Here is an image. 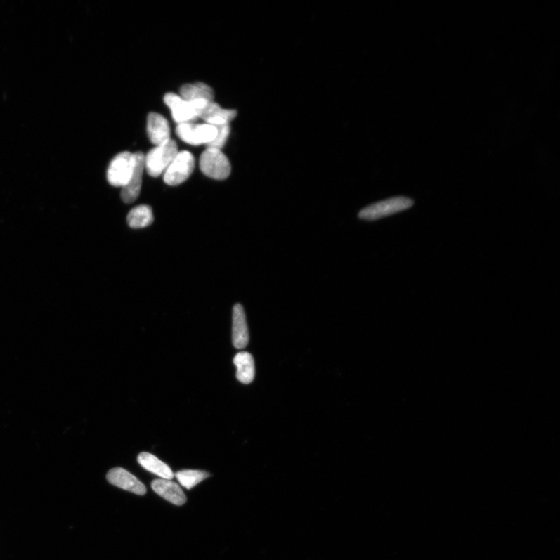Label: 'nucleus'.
Masks as SVG:
<instances>
[{
    "mask_svg": "<svg viewBox=\"0 0 560 560\" xmlns=\"http://www.w3.org/2000/svg\"><path fill=\"white\" fill-rule=\"evenodd\" d=\"M178 145L176 141L169 140L156 145L145 156V169L149 176L157 178L164 173L167 167L178 155Z\"/></svg>",
    "mask_w": 560,
    "mask_h": 560,
    "instance_id": "nucleus-1",
    "label": "nucleus"
},
{
    "mask_svg": "<svg viewBox=\"0 0 560 560\" xmlns=\"http://www.w3.org/2000/svg\"><path fill=\"white\" fill-rule=\"evenodd\" d=\"M200 164L206 176L216 180L226 179L231 172L229 159L221 150L207 148L200 157Z\"/></svg>",
    "mask_w": 560,
    "mask_h": 560,
    "instance_id": "nucleus-2",
    "label": "nucleus"
},
{
    "mask_svg": "<svg viewBox=\"0 0 560 560\" xmlns=\"http://www.w3.org/2000/svg\"><path fill=\"white\" fill-rule=\"evenodd\" d=\"M413 203L411 199L399 196V197L378 202L363 209L360 211V217L361 219L367 221L381 219V218L408 209L412 207Z\"/></svg>",
    "mask_w": 560,
    "mask_h": 560,
    "instance_id": "nucleus-3",
    "label": "nucleus"
},
{
    "mask_svg": "<svg viewBox=\"0 0 560 560\" xmlns=\"http://www.w3.org/2000/svg\"><path fill=\"white\" fill-rule=\"evenodd\" d=\"M194 167L195 158L191 152L186 150L178 152L164 173V183L171 186L183 184L190 177Z\"/></svg>",
    "mask_w": 560,
    "mask_h": 560,
    "instance_id": "nucleus-4",
    "label": "nucleus"
},
{
    "mask_svg": "<svg viewBox=\"0 0 560 560\" xmlns=\"http://www.w3.org/2000/svg\"><path fill=\"white\" fill-rule=\"evenodd\" d=\"M134 164V154L132 152H122L115 156L108 167L107 172L108 183L115 187L126 186L132 176Z\"/></svg>",
    "mask_w": 560,
    "mask_h": 560,
    "instance_id": "nucleus-5",
    "label": "nucleus"
},
{
    "mask_svg": "<svg viewBox=\"0 0 560 560\" xmlns=\"http://www.w3.org/2000/svg\"><path fill=\"white\" fill-rule=\"evenodd\" d=\"M176 134L183 142L199 145L204 144L207 145L214 141L217 134V129L207 124H195L193 122L183 123L178 125Z\"/></svg>",
    "mask_w": 560,
    "mask_h": 560,
    "instance_id": "nucleus-6",
    "label": "nucleus"
},
{
    "mask_svg": "<svg viewBox=\"0 0 560 560\" xmlns=\"http://www.w3.org/2000/svg\"><path fill=\"white\" fill-rule=\"evenodd\" d=\"M164 103L171 109L174 122L178 124L193 122L200 118L199 113L192 103H189L178 94L167 93L164 98Z\"/></svg>",
    "mask_w": 560,
    "mask_h": 560,
    "instance_id": "nucleus-7",
    "label": "nucleus"
},
{
    "mask_svg": "<svg viewBox=\"0 0 560 560\" xmlns=\"http://www.w3.org/2000/svg\"><path fill=\"white\" fill-rule=\"evenodd\" d=\"M134 169L127 185L122 188L121 198L126 203H132L139 197L145 169V155L141 152L134 154Z\"/></svg>",
    "mask_w": 560,
    "mask_h": 560,
    "instance_id": "nucleus-8",
    "label": "nucleus"
},
{
    "mask_svg": "<svg viewBox=\"0 0 560 560\" xmlns=\"http://www.w3.org/2000/svg\"><path fill=\"white\" fill-rule=\"evenodd\" d=\"M107 479L109 483L119 488L137 495L143 496L147 493L145 485L124 469L118 467L111 469L108 472Z\"/></svg>",
    "mask_w": 560,
    "mask_h": 560,
    "instance_id": "nucleus-9",
    "label": "nucleus"
},
{
    "mask_svg": "<svg viewBox=\"0 0 560 560\" xmlns=\"http://www.w3.org/2000/svg\"><path fill=\"white\" fill-rule=\"evenodd\" d=\"M232 341L233 345L237 349L246 347L249 341L245 313L242 305L239 304H235L233 308Z\"/></svg>",
    "mask_w": 560,
    "mask_h": 560,
    "instance_id": "nucleus-10",
    "label": "nucleus"
},
{
    "mask_svg": "<svg viewBox=\"0 0 560 560\" xmlns=\"http://www.w3.org/2000/svg\"><path fill=\"white\" fill-rule=\"evenodd\" d=\"M152 490L170 503L181 506L186 503L187 498L183 490L176 483L169 479H155L151 483Z\"/></svg>",
    "mask_w": 560,
    "mask_h": 560,
    "instance_id": "nucleus-11",
    "label": "nucleus"
},
{
    "mask_svg": "<svg viewBox=\"0 0 560 560\" xmlns=\"http://www.w3.org/2000/svg\"><path fill=\"white\" fill-rule=\"evenodd\" d=\"M148 134L152 143L156 145L169 141L171 140L169 122L161 114L150 113L148 117Z\"/></svg>",
    "mask_w": 560,
    "mask_h": 560,
    "instance_id": "nucleus-12",
    "label": "nucleus"
},
{
    "mask_svg": "<svg viewBox=\"0 0 560 560\" xmlns=\"http://www.w3.org/2000/svg\"><path fill=\"white\" fill-rule=\"evenodd\" d=\"M180 93V96L189 103L195 100L214 101V99L212 87L202 82L183 85L181 87Z\"/></svg>",
    "mask_w": 560,
    "mask_h": 560,
    "instance_id": "nucleus-13",
    "label": "nucleus"
},
{
    "mask_svg": "<svg viewBox=\"0 0 560 560\" xmlns=\"http://www.w3.org/2000/svg\"><path fill=\"white\" fill-rule=\"evenodd\" d=\"M138 462L143 469L162 478L171 480L174 476L169 465L159 460L154 455L148 452L141 453L138 456Z\"/></svg>",
    "mask_w": 560,
    "mask_h": 560,
    "instance_id": "nucleus-14",
    "label": "nucleus"
},
{
    "mask_svg": "<svg viewBox=\"0 0 560 560\" xmlns=\"http://www.w3.org/2000/svg\"><path fill=\"white\" fill-rule=\"evenodd\" d=\"M235 365L237 367V378L240 382L249 384L254 378V362L249 353L242 352L235 356Z\"/></svg>",
    "mask_w": 560,
    "mask_h": 560,
    "instance_id": "nucleus-15",
    "label": "nucleus"
},
{
    "mask_svg": "<svg viewBox=\"0 0 560 560\" xmlns=\"http://www.w3.org/2000/svg\"><path fill=\"white\" fill-rule=\"evenodd\" d=\"M154 221V215L150 207L141 205L130 211L127 222L130 228L138 229L148 227Z\"/></svg>",
    "mask_w": 560,
    "mask_h": 560,
    "instance_id": "nucleus-16",
    "label": "nucleus"
},
{
    "mask_svg": "<svg viewBox=\"0 0 560 560\" xmlns=\"http://www.w3.org/2000/svg\"><path fill=\"white\" fill-rule=\"evenodd\" d=\"M237 115L236 110L222 108L214 101H210L203 109L200 118L204 121L212 118H222L230 123L236 117Z\"/></svg>",
    "mask_w": 560,
    "mask_h": 560,
    "instance_id": "nucleus-17",
    "label": "nucleus"
},
{
    "mask_svg": "<svg viewBox=\"0 0 560 560\" xmlns=\"http://www.w3.org/2000/svg\"><path fill=\"white\" fill-rule=\"evenodd\" d=\"M209 476L207 471L201 470H181L176 474L180 484L188 490H191Z\"/></svg>",
    "mask_w": 560,
    "mask_h": 560,
    "instance_id": "nucleus-18",
    "label": "nucleus"
},
{
    "mask_svg": "<svg viewBox=\"0 0 560 560\" xmlns=\"http://www.w3.org/2000/svg\"><path fill=\"white\" fill-rule=\"evenodd\" d=\"M217 129V134L214 140L207 145V148L221 150L226 144L230 133V124H223L215 126Z\"/></svg>",
    "mask_w": 560,
    "mask_h": 560,
    "instance_id": "nucleus-19",
    "label": "nucleus"
}]
</instances>
